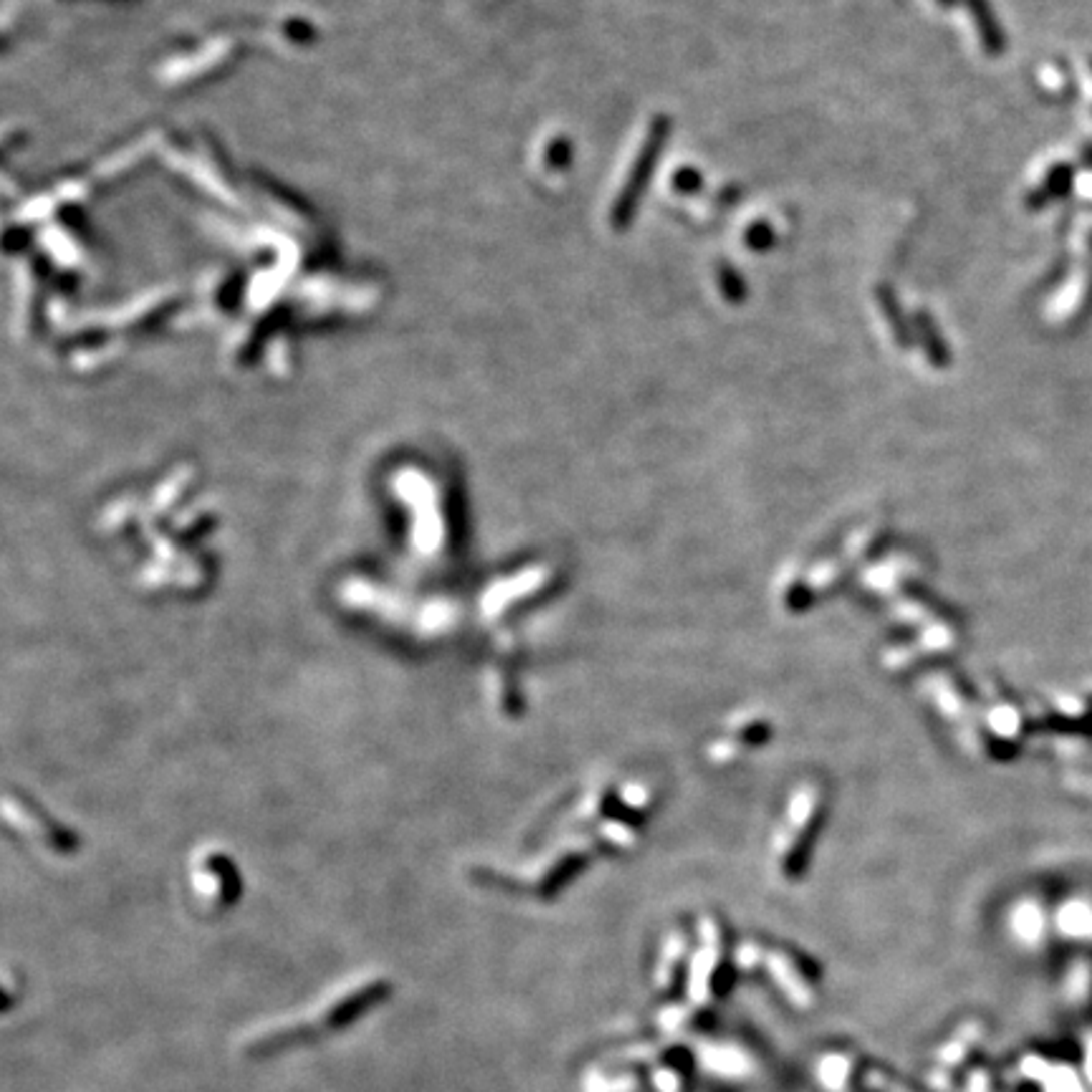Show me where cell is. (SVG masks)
<instances>
[{
    "instance_id": "cell-1",
    "label": "cell",
    "mask_w": 1092,
    "mask_h": 1092,
    "mask_svg": "<svg viewBox=\"0 0 1092 1092\" xmlns=\"http://www.w3.org/2000/svg\"><path fill=\"white\" fill-rule=\"evenodd\" d=\"M673 132V119L668 114H656L645 129L643 144H640L638 157H635L633 167H630L628 177H625L623 187H620L618 197H615V205L610 210V225L613 230L623 233L633 225L635 215H638L640 203H643L645 190L651 187L653 175L658 170V162H661L663 150L668 147V139Z\"/></svg>"
},
{
    "instance_id": "cell-2",
    "label": "cell",
    "mask_w": 1092,
    "mask_h": 1092,
    "mask_svg": "<svg viewBox=\"0 0 1092 1092\" xmlns=\"http://www.w3.org/2000/svg\"><path fill=\"white\" fill-rule=\"evenodd\" d=\"M875 299H878L880 314L888 321V329L893 334V339H896L898 349H903V352L913 349L918 344L916 331H913V319H908L906 311H903L896 288L890 286V283H878L875 286Z\"/></svg>"
},
{
    "instance_id": "cell-3",
    "label": "cell",
    "mask_w": 1092,
    "mask_h": 1092,
    "mask_svg": "<svg viewBox=\"0 0 1092 1092\" xmlns=\"http://www.w3.org/2000/svg\"><path fill=\"white\" fill-rule=\"evenodd\" d=\"M966 11H969L971 21H974L976 33H979L981 48H984L989 56H999L1007 46L1004 41V31L997 21V13L991 8V0H964Z\"/></svg>"
},
{
    "instance_id": "cell-4",
    "label": "cell",
    "mask_w": 1092,
    "mask_h": 1092,
    "mask_svg": "<svg viewBox=\"0 0 1092 1092\" xmlns=\"http://www.w3.org/2000/svg\"><path fill=\"white\" fill-rule=\"evenodd\" d=\"M913 319V331H916V339L918 344L923 346V352H926L928 362L933 364L936 369H946L951 364V349L949 344H946V339H943L941 329H938L936 319H933L928 311H916V314L911 316Z\"/></svg>"
},
{
    "instance_id": "cell-5",
    "label": "cell",
    "mask_w": 1092,
    "mask_h": 1092,
    "mask_svg": "<svg viewBox=\"0 0 1092 1092\" xmlns=\"http://www.w3.org/2000/svg\"><path fill=\"white\" fill-rule=\"evenodd\" d=\"M716 283H719L721 296H724L729 304L739 306V304H744V301H747V296H749L747 281H744V276L739 273V268L731 266L729 261L716 263Z\"/></svg>"
},
{
    "instance_id": "cell-6",
    "label": "cell",
    "mask_w": 1092,
    "mask_h": 1092,
    "mask_svg": "<svg viewBox=\"0 0 1092 1092\" xmlns=\"http://www.w3.org/2000/svg\"><path fill=\"white\" fill-rule=\"evenodd\" d=\"M774 240H777V233H774V228L767 223V220H757V223H752L747 230H744V245H747L749 251L754 253L769 251V248L774 245Z\"/></svg>"
},
{
    "instance_id": "cell-7",
    "label": "cell",
    "mask_w": 1092,
    "mask_h": 1092,
    "mask_svg": "<svg viewBox=\"0 0 1092 1092\" xmlns=\"http://www.w3.org/2000/svg\"><path fill=\"white\" fill-rule=\"evenodd\" d=\"M671 187L678 195H696L704 187V175L696 167H681V170L673 172Z\"/></svg>"
},
{
    "instance_id": "cell-8",
    "label": "cell",
    "mask_w": 1092,
    "mask_h": 1092,
    "mask_svg": "<svg viewBox=\"0 0 1092 1092\" xmlns=\"http://www.w3.org/2000/svg\"><path fill=\"white\" fill-rule=\"evenodd\" d=\"M938 8H943V11H951V8H959L964 0H933Z\"/></svg>"
}]
</instances>
